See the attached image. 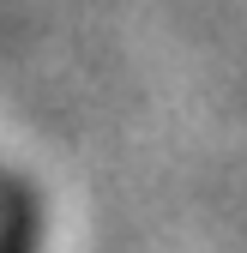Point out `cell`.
Masks as SVG:
<instances>
[{
	"label": "cell",
	"instance_id": "6da1fadb",
	"mask_svg": "<svg viewBox=\"0 0 247 253\" xmlns=\"http://www.w3.org/2000/svg\"><path fill=\"white\" fill-rule=\"evenodd\" d=\"M0 253H30V211L18 199V187H0Z\"/></svg>",
	"mask_w": 247,
	"mask_h": 253
}]
</instances>
